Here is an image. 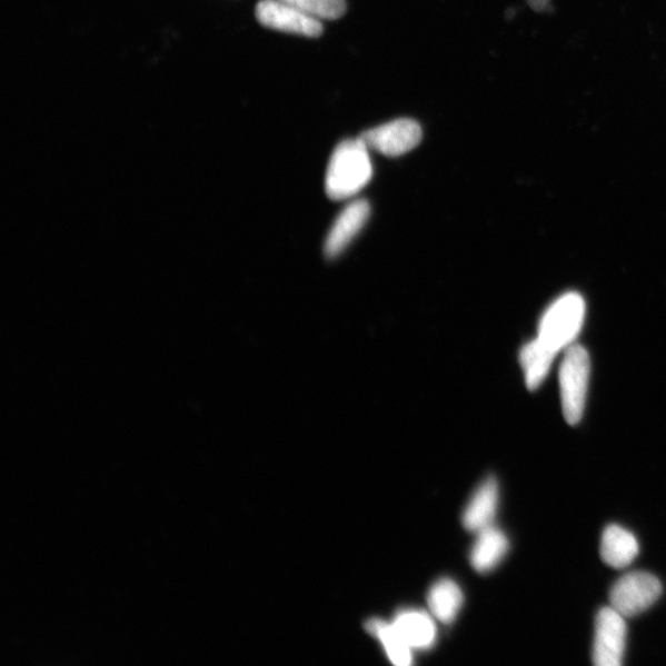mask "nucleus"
<instances>
[{
	"instance_id": "1a4fd4ad",
	"label": "nucleus",
	"mask_w": 666,
	"mask_h": 666,
	"mask_svg": "<svg viewBox=\"0 0 666 666\" xmlns=\"http://www.w3.org/2000/svg\"><path fill=\"white\" fill-rule=\"evenodd\" d=\"M499 484L494 477L480 484V487L473 494L465 514H463V525L470 533H480V530L493 526L496 513L499 507Z\"/></svg>"
},
{
	"instance_id": "9d476101",
	"label": "nucleus",
	"mask_w": 666,
	"mask_h": 666,
	"mask_svg": "<svg viewBox=\"0 0 666 666\" xmlns=\"http://www.w3.org/2000/svg\"><path fill=\"white\" fill-rule=\"evenodd\" d=\"M392 625L412 650H428L435 646L437 627L431 614L423 609H401L395 615Z\"/></svg>"
},
{
	"instance_id": "f8f14e48",
	"label": "nucleus",
	"mask_w": 666,
	"mask_h": 666,
	"mask_svg": "<svg viewBox=\"0 0 666 666\" xmlns=\"http://www.w3.org/2000/svg\"><path fill=\"white\" fill-rule=\"evenodd\" d=\"M600 555L608 567L625 569L639 555V544L636 536L626 528L609 525L603 534Z\"/></svg>"
},
{
	"instance_id": "39448f33",
	"label": "nucleus",
	"mask_w": 666,
	"mask_h": 666,
	"mask_svg": "<svg viewBox=\"0 0 666 666\" xmlns=\"http://www.w3.org/2000/svg\"><path fill=\"white\" fill-rule=\"evenodd\" d=\"M626 617L612 607L596 615L593 660L597 666H619L624 662L627 625Z\"/></svg>"
},
{
	"instance_id": "f03ea898",
	"label": "nucleus",
	"mask_w": 666,
	"mask_h": 666,
	"mask_svg": "<svg viewBox=\"0 0 666 666\" xmlns=\"http://www.w3.org/2000/svg\"><path fill=\"white\" fill-rule=\"evenodd\" d=\"M590 379V357L579 345L569 347L559 371L560 398L566 421L580 423Z\"/></svg>"
},
{
	"instance_id": "dca6fc26",
	"label": "nucleus",
	"mask_w": 666,
	"mask_h": 666,
	"mask_svg": "<svg viewBox=\"0 0 666 666\" xmlns=\"http://www.w3.org/2000/svg\"><path fill=\"white\" fill-rule=\"evenodd\" d=\"M318 20H336L346 13V0H285Z\"/></svg>"
},
{
	"instance_id": "9b49d317",
	"label": "nucleus",
	"mask_w": 666,
	"mask_h": 666,
	"mask_svg": "<svg viewBox=\"0 0 666 666\" xmlns=\"http://www.w3.org/2000/svg\"><path fill=\"white\" fill-rule=\"evenodd\" d=\"M510 549L509 538L494 525L480 530L470 551L471 567L478 573L493 571Z\"/></svg>"
},
{
	"instance_id": "f257e3e1",
	"label": "nucleus",
	"mask_w": 666,
	"mask_h": 666,
	"mask_svg": "<svg viewBox=\"0 0 666 666\" xmlns=\"http://www.w3.org/2000/svg\"><path fill=\"white\" fill-rule=\"evenodd\" d=\"M372 176L368 146L360 138L342 141L335 149L326 173V193L332 200L352 198Z\"/></svg>"
},
{
	"instance_id": "7ed1b4c3",
	"label": "nucleus",
	"mask_w": 666,
	"mask_h": 666,
	"mask_svg": "<svg viewBox=\"0 0 666 666\" xmlns=\"http://www.w3.org/2000/svg\"><path fill=\"white\" fill-rule=\"evenodd\" d=\"M584 316V299L577 292H568L553 304L541 318L539 340L559 352L577 338L581 330Z\"/></svg>"
},
{
	"instance_id": "423d86ee",
	"label": "nucleus",
	"mask_w": 666,
	"mask_h": 666,
	"mask_svg": "<svg viewBox=\"0 0 666 666\" xmlns=\"http://www.w3.org/2000/svg\"><path fill=\"white\" fill-rule=\"evenodd\" d=\"M256 18L268 29L319 38L324 31L321 20L315 19L285 0H261L256 7Z\"/></svg>"
},
{
	"instance_id": "20e7f679",
	"label": "nucleus",
	"mask_w": 666,
	"mask_h": 666,
	"mask_svg": "<svg viewBox=\"0 0 666 666\" xmlns=\"http://www.w3.org/2000/svg\"><path fill=\"white\" fill-rule=\"evenodd\" d=\"M660 580L647 571H630L619 578L609 592V603L620 615L635 617L659 600Z\"/></svg>"
},
{
	"instance_id": "6e6552de",
	"label": "nucleus",
	"mask_w": 666,
	"mask_h": 666,
	"mask_svg": "<svg viewBox=\"0 0 666 666\" xmlns=\"http://www.w3.org/2000/svg\"><path fill=\"white\" fill-rule=\"evenodd\" d=\"M370 216L367 200L351 202L337 218L332 229L327 236L325 255L329 258L340 256L355 237L362 231Z\"/></svg>"
},
{
	"instance_id": "2eb2a0df",
	"label": "nucleus",
	"mask_w": 666,
	"mask_h": 666,
	"mask_svg": "<svg viewBox=\"0 0 666 666\" xmlns=\"http://www.w3.org/2000/svg\"><path fill=\"white\" fill-rule=\"evenodd\" d=\"M366 629L381 643L387 657L394 665L409 666L412 664V649L392 623L388 624L372 618L366 624Z\"/></svg>"
},
{
	"instance_id": "4468645a",
	"label": "nucleus",
	"mask_w": 666,
	"mask_h": 666,
	"mask_svg": "<svg viewBox=\"0 0 666 666\" xmlns=\"http://www.w3.org/2000/svg\"><path fill=\"white\" fill-rule=\"evenodd\" d=\"M557 354L538 337L523 348L519 362L525 370L526 386L530 391L537 390L546 380Z\"/></svg>"
},
{
	"instance_id": "ddd939ff",
	"label": "nucleus",
	"mask_w": 666,
	"mask_h": 666,
	"mask_svg": "<svg viewBox=\"0 0 666 666\" xmlns=\"http://www.w3.org/2000/svg\"><path fill=\"white\" fill-rule=\"evenodd\" d=\"M427 603L431 615L439 623L451 624L460 613L465 595L456 581L444 578L431 586L427 595Z\"/></svg>"
},
{
	"instance_id": "0eeeda50",
	"label": "nucleus",
	"mask_w": 666,
	"mask_h": 666,
	"mask_svg": "<svg viewBox=\"0 0 666 666\" xmlns=\"http://www.w3.org/2000/svg\"><path fill=\"white\" fill-rule=\"evenodd\" d=\"M359 138L365 141L369 150L389 157H398L419 146L423 140V129L419 122L404 118L369 129Z\"/></svg>"
},
{
	"instance_id": "f3484780",
	"label": "nucleus",
	"mask_w": 666,
	"mask_h": 666,
	"mask_svg": "<svg viewBox=\"0 0 666 666\" xmlns=\"http://www.w3.org/2000/svg\"><path fill=\"white\" fill-rule=\"evenodd\" d=\"M527 2L537 11L550 9L549 0H527Z\"/></svg>"
}]
</instances>
